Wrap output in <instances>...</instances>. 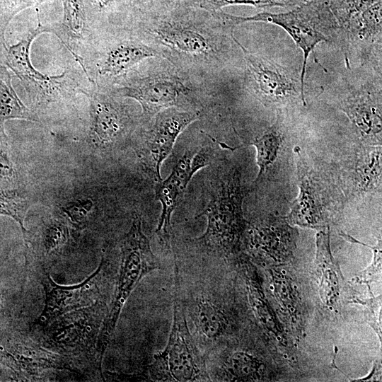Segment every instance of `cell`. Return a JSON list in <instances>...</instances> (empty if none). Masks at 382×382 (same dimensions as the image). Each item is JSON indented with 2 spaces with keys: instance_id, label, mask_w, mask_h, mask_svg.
<instances>
[{
  "instance_id": "8",
  "label": "cell",
  "mask_w": 382,
  "mask_h": 382,
  "mask_svg": "<svg viewBox=\"0 0 382 382\" xmlns=\"http://www.w3.org/2000/svg\"><path fill=\"white\" fill-rule=\"evenodd\" d=\"M236 28L246 22H265L282 28L301 49L303 54L301 82L304 90V77L308 57L316 46L328 40V30H338L328 0H308L287 12L272 13L267 11L248 17L231 15Z\"/></svg>"
},
{
  "instance_id": "30",
  "label": "cell",
  "mask_w": 382,
  "mask_h": 382,
  "mask_svg": "<svg viewBox=\"0 0 382 382\" xmlns=\"http://www.w3.org/2000/svg\"><path fill=\"white\" fill-rule=\"evenodd\" d=\"M125 1L128 4L130 12H132V11L139 10L145 7L152 0H125Z\"/></svg>"
},
{
  "instance_id": "26",
  "label": "cell",
  "mask_w": 382,
  "mask_h": 382,
  "mask_svg": "<svg viewBox=\"0 0 382 382\" xmlns=\"http://www.w3.org/2000/svg\"><path fill=\"white\" fill-rule=\"evenodd\" d=\"M29 207V202L15 191L0 190V215L13 219L21 226L24 236L27 231L24 219Z\"/></svg>"
},
{
  "instance_id": "13",
  "label": "cell",
  "mask_w": 382,
  "mask_h": 382,
  "mask_svg": "<svg viewBox=\"0 0 382 382\" xmlns=\"http://www.w3.org/2000/svg\"><path fill=\"white\" fill-rule=\"evenodd\" d=\"M212 159L213 151L208 146L196 151H187L178 160L169 175L165 180L156 182V197L161 204L156 233L165 245H168L170 240L172 214L181 201L188 183L194 175L209 166Z\"/></svg>"
},
{
  "instance_id": "25",
  "label": "cell",
  "mask_w": 382,
  "mask_h": 382,
  "mask_svg": "<svg viewBox=\"0 0 382 382\" xmlns=\"http://www.w3.org/2000/svg\"><path fill=\"white\" fill-rule=\"evenodd\" d=\"M308 0H183L185 4L209 11H219L230 5H249L257 8L296 7Z\"/></svg>"
},
{
  "instance_id": "12",
  "label": "cell",
  "mask_w": 382,
  "mask_h": 382,
  "mask_svg": "<svg viewBox=\"0 0 382 382\" xmlns=\"http://www.w3.org/2000/svg\"><path fill=\"white\" fill-rule=\"evenodd\" d=\"M108 312L106 302L66 313L43 328L50 347L66 352H83L95 349L103 321Z\"/></svg>"
},
{
  "instance_id": "2",
  "label": "cell",
  "mask_w": 382,
  "mask_h": 382,
  "mask_svg": "<svg viewBox=\"0 0 382 382\" xmlns=\"http://www.w3.org/2000/svg\"><path fill=\"white\" fill-rule=\"evenodd\" d=\"M154 59L146 68H134L108 91L136 100L141 108V123L172 107L201 112L212 93L192 83L166 59Z\"/></svg>"
},
{
  "instance_id": "21",
  "label": "cell",
  "mask_w": 382,
  "mask_h": 382,
  "mask_svg": "<svg viewBox=\"0 0 382 382\" xmlns=\"http://www.w3.org/2000/svg\"><path fill=\"white\" fill-rule=\"evenodd\" d=\"M0 54V135L6 136L4 124L13 119L40 122L37 115L28 108L12 86V78Z\"/></svg>"
},
{
  "instance_id": "10",
  "label": "cell",
  "mask_w": 382,
  "mask_h": 382,
  "mask_svg": "<svg viewBox=\"0 0 382 382\" xmlns=\"http://www.w3.org/2000/svg\"><path fill=\"white\" fill-rule=\"evenodd\" d=\"M89 101L88 137L101 149H109L128 137L141 123V115H134L125 98L91 84L79 90Z\"/></svg>"
},
{
  "instance_id": "19",
  "label": "cell",
  "mask_w": 382,
  "mask_h": 382,
  "mask_svg": "<svg viewBox=\"0 0 382 382\" xmlns=\"http://www.w3.org/2000/svg\"><path fill=\"white\" fill-rule=\"evenodd\" d=\"M0 361L25 376H35L48 369H72L59 354L30 344H16L0 350Z\"/></svg>"
},
{
  "instance_id": "17",
  "label": "cell",
  "mask_w": 382,
  "mask_h": 382,
  "mask_svg": "<svg viewBox=\"0 0 382 382\" xmlns=\"http://www.w3.org/2000/svg\"><path fill=\"white\" fill-rule=\"evenodd\" d=\"M298 156L299 194L290 204L288 221L310 228L323 227L325 224V204L322 189L313 171L302 158L300 149H294Z\"/></svg>"
},
{
  "instance_id": "27",
  "label": "cell",
  "mask_w": 382,
  "mask_h": 382,
  "mask_svg": "<svg viewBox=\"0 0 382 382\" xmlns=\"http://www.w3.org/2000/svg\"><path fill=\"white\" fill-rule=\"evenodd\" d=\"M51 0H0V38L5 40V31L12 19L22 11L37 7Z\"/></svg>"
},
{
  "instance_id": "16",
  "label": "cell",
  "mask_w": 382,
  "mask_h": 382,
  "mask_svg": "<svg viewBox=\"0 0 382 382\" xmlns=\"http://www.w3.org/2000/svg\"><path fill=\"white\" fill-rule=\"evenodd\" d=\"M181 297L198 342L209 349L229 328L226 309L209 284L195 286L188 290L186 296L183 298L181 295Z\"/></svg>"
},
{
  "instance_id": "23",
  "label": "cell",
  "mask_w": 382,
  "mask_h": 382,
  "mask_svg": "<svg viewBox=\"0 0 382 382\" xmlns=\"http://www.w3.org/2000/svg\"><path fill=\"white\" fill-rule=\"evenodd\" d=\"M355 183L360 191L373 190L381 185V146L365 149L356 164Z\"/></svg>"
},
{
  "instance_id": "4",
  "label": "cell",
  "mask_w": 382,
  "mask_h": 382,
  "mask_svg": "<svg viewBox=\"0 0 382 382\" xmlns=\"http://www.w3.org/2000/svg\"><path fill=\"white\" fill-rule=\"evenodd\" d=\"M161 58L158 52L126 25L110 26L99 32L82 58L88 81L110 91L143 61Z\"/></svg>"
},
{
  "instance_id": "29",
  "label": "cell",
  "mask_w": 382,
  "mask_h": 382,
  "mask_svg": "<svg viewBox=\"0 0 382 382\" xmlns=\"http://www.w3.org/2000/svg\"><path fill=\"white\" fill-rule=\"evenodd\" d=\"M68 231L60 223L52 224L46 228L44 235V245L47 253L59 249L66 242Z\"/></svg>"
},
{
  "instance_id": "22",
  "label": "cell",
  "mask_w": 382,
  "mask_h": 382,
  "mask_svg": "<svg viewBox=\"0 0 382 382\" xmlns=\"http://www.w3.org/2000/svg\"><path fill=\"white\" fill-rule=\"evenodd\" d=\"M284 139V135L278 117L271 127L255 137L249 143L256 149V163L258 167L257 177L252 185L253 188L260 183L265 173L277 160Z\"/></svg>"
},
{
  "instance_id": "18",
  "label": "cell",
  "mask_w": 382,
  "mask_h": 382,
  "mask_svg": "<svg viewBox=\"0 0 382 382\" xmlns=\"http://www.w3.org/2000/svg\"><path fill=\"white\" fill-rule=\"evenodd\" d=\"M340 109L363 139L372 145H381V92L376 93L367 86H363L347 96L341 102Z\"/></svg>"
},
{
  "instance_id": "5",
  "label": "cell",
  "mask_w": 382,
  "mask_h": 382,
  "mask_svg": "<svg viewBox=\"0 0 382 382\" xmlns=\"http://www.w3.org/2000/svg\"><path fill=\"white\" fill-rule=\"evenodd\" d=\"M173 323L163 351L153 356L147 368L153 381H211L206 359L192 335L180 289L178 269L175 262Z\"/></svg>"
},
{
  "instance_id": "1",
  "label": "cell",
  "mask_w": 382,
  "mask_h": 382,
  "mask_svg": "<svg viewBox=\"0 0 382 382\" xmlns=\"http://www.w3.org/2000/svg\"><path fill=\"white\" fill-rule=\"evenodd\" d=\"M225 12L181 1L152 0L132 11L124 25L154 49L192 83L213 93L236 44Z\"/></svg>"
},
{
  "instance_id": "3",
  "label": "cell",
  "mask_w": 382,
  "mask_h": 382,
  "mask_svg": "<svg viewBox=\"0 0 382 382\" xmlns=\"http://www.w3.org/2000/svg\"><path fill=\"white\" fill-rule=\"evenodd\" d=\"M244 190L241 174L235 168H221L212 178L209 199L196 216H204V232L190 241L207 255H227L236 251L248 222L243 213Z\"/></svg>"
},
{
  "instance_id": "15",
  "label": "cell",
  "mask_w": 382,
  "mask_h": 382,
  "mask_svg": "<svg viewBox=\"0 0 382 382\" xmlns=\"http://www.w3.org/2000/svg\"><path fill=\"white\" fill-rule=\"evenodd\" d=\"M62 20L46 24L47 33L54 34L82 69V58L103 28L88 0H62Z\"/></svg>"
},
{
  "instance_id": "6",
  "label": "cell",
  "mask_w": 382,
  "mask_h": 382,
  "mask_svg": "<svg viewBox=\"0 0 382 382\" xmlns=\"http://www.w3.org/2000/svg\"><path fill=\"white\" fill-rule=\"evenodd\" d=\"M120 265L114 296L103 321L97 345V356L101 364L112 339L122 308L141 279L152 270L161 268L143 232L141 219L136 216L128 232L120 241Z\"/></svg>"
},
{
  "instance_id": "11",
  "label": "cell",
  "mask_w": 382,
  "mask_h": 382,
  "mask_svg": "<svg viewBox=\"0 0 382 382\" xmlns=\"http://www.w3.org/2000/svg\"><path fill=\"white\" fill-rule=\"evenodd\" d=\"M200 116L199 111L172 107L139 125L142 128L140 158L155 182L162 180L161 165L173 150L178 136Z\"/></svg>"
},
{
  "instance_id": "7",
  "label": "cell",
  "mask_w": 382,
  "mask_h": 382,
  "mask_svg": "<svg viewBox=\"0 0 382 382\" xmlns=\"http://www.w3.org/2000/svg\"><path fill=\"white\" fill-rule=\"evenodd\" d=\"M37 26L30 30L18 43L7 46L4 62L21 81L25 91L37 105L71 99L85 88L76 71H65L56 76L45 75L37 70L30 59V46L38 35L47 33L36 8Z\"/></svg>"
},
{
  "instance_id": "28",
  "label": "cell",
  "mask_w": 382,
  "mask_h": 382,
  "mask_svg": "<svg viewBox=\"0 0 382 382\" xmlns=\"http://www.w3.org/2000/svg\"><path fill=\"white\" fill-rule=\"evenodd\" d=\"M92 207L93 202L91 200L81 199L69 203L62 208V210L72 224L77 227L82 228L86 223Z\"/></svg>"
},
{
  "instance_id": "14",
  "label": "cell",
  "mask_w": 382,
  "mask_h": 382,
  "mask_svg": "<svg viewBox=\"0 0 382 382\" xmlns=\"http://www.w3.org/2000/svg\"><path fill=\"white\" fill-rule=\"evenodd\" d=\"M106 262L103 258L96 270L82 282L71 285L57 284L47 274L42 281L45 293V306L35 321L37 328H44L60 316L91 306L103 300Z\"/></svg>"
},
{
  "instance_id": "20",
  "label": "cell",
  "mask_w": 382,
  "mask_h": 382,
  "mask_svg": "<svg viewBox=\"0 0 382 382\" xmlns=\"http://www.w3.org/2000/svg\"><path fill=\"white\" fill-rule=\"evenodd\" d=\"M260 367L257 358L244 351L223 354L214 364L207 365L211 381H254L260 378Z\"/></svg>"
},
{
  "instance_id": "9",
  "label": "cell",
  "mask_w": 382,
  "mask_h": 382,
  "mask_svg": "<svg viewBox=\"0 0 382 382\" xmlns=\"http://www.w3.org/2000/svg\"><path fill=\"white\" fill-rule=\"evenodd\" d=\"M236 42L243 52L244 81L249 93L265 105L283 106L297 100L306 105L300 76Z\"/></svg>"
},
{
  "instance_id": "24",
  "label": "cell",
  "mask_w": 382,
  "mask_h": 382,
  "mask_svg": "<svg viewBox=\"0 0 382 382\" xmlns=\"http://www.w3.org/2000/svg\"><path fill=\"white\" fill-rule=\"evenodd\" d=\"M101 26L124 25L129 15V7L125 0H88Z\"/></svg>"
},
{
  "instance_id": "31",
  "label": "cell",
  "mask_w": 382,
  "mask_h": 382,
  "mask_svg": "<svg viewBox=\"0 0 382 382\" xmlns=\"http://www.w3.org/2000/svg\"><path fill=\"white\" fill-rule=\"evenodd\" d=\"M170 4L177 5L179 4L183 0H168Z\"/></svg>"
}]
</instances>
